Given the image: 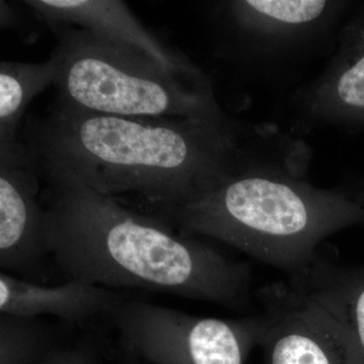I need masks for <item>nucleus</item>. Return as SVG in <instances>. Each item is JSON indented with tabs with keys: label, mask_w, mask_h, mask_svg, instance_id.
<instances>
[{
	"label": "nucleus",
	"mask_w": 364,
	"mask_h": 364,
	"mask_svg": "<svg viewBox=\"0 0 364 364\" xmlns=\"http://www.w3.org/2000/svg\"><path fill=\"white\" fill-rule=\"evenodd\" d=\"M54 105L133 117L226 119L203 72L170 70L145 53L79 28L55 31Z\"/></svg>",
	"instance_id": "obj_4"
},
{
	"label": "nucleus",
	"mask_w": 364,
	"mask_h": 364,
	"mask_svg": "<svg viewBox=\"0 0 364 364\" xmlns=\"http://www.w3.org/2000/svg\"><path fill=\"white\" fill-rule=\"evenodd\" d=\"M258 299L265 364H358L341 327L287 282L263 287Z\"/></svg>",
	"instance_id": "obj_9"
},
{
	"label": "nucleus",
	"mask_w": 364,
	"mask_h": 364,
	"mask_svg": "<svg viewBox=\"0 0 364 364\" xmlns=\"http://www.w3.org/2000/svg\"><path fill=\"white\" fill-rule=\"evenodd\" d=\"M38 169L48 252L66 280L247 308L252 282L247 263L70 174Z\"/></svg>",
	"instance_id": "obj_2"
},
{
	"label": "nucleus",
	"mask_w": 364,
	"mask_h": 364,
	"mask_svg": "<svg viewBox=\"0 0 364 364\" xmlns=\"http://www.w3.org/2000/svg\"><path fill=\"white\" fill-rule=\"evenodd\" d=\"M287 282L341 327L364 364V265L340 267L317 256Z\"/></svg>",
	"instance_id": "obj_12"
},
{
	"label": "nucleus",
	"mask_w": 364,
	"mask_h": 364,
	"mask_svg": "<svg viewBox=\"0 0 364 364\" xmlns=\"http://www.w3.org/2000/svg\"><path fill=\"white\" fill-rule=\"evenodd\" d=\"M287 111L294 135L364 133V1H355L345 18L323 70L289 95Z\"/></svg>",
	"instance_id": "obj_7"
},
{
	"label": "nucleus",
	"mask_w": 364,
	"mask_h": 364,
	"mask_svg": "<svg viewBox=\"0 0 364 364\" xmlns=\"http://www.w3.org/2000/svg\"><path fill=\"white\" fill-rule=\"evenodd\" d=\"M132 296L75 280L57 286L0 273V314L42 318L52 316L74 329L87 330L105 321L109 309L119 299Z\"/></svg>",
	"instance_id": "obj_11"
},
{
	"label": "nucleus",
	"mask_w": 364,
	"mask_h": 364,
	"mask_svg": "<svg viewBox=\"0 0 364 364\" xmlns=\"http://www.w3.org/2000/svg\"><path fill=\"white\" fill-rule=\"evenodd\" d=\"M346 0H227L210 6L215 54L250 77L289 80L318 59L330 58Z\"/></svg>",
	"instance_id": "obj_5"
},
{
	"label": "nucleus",
	"mask_w": 364,
	"mask_h": 364,
	"mask_svg": "<svg viewBox=\"0 0 364 364\" xmlns=\"http://www.w3.org/2000/svg\"><path fill=\"white\" fill-rule=\"evenodd\" d=\"M105 322L124 360L139 364H245L261 334L259 315L196 317L132 296L117 301Z\"/></svg>",
	"instance_id": "obj_6"
},
{
	"label": "nucleus",
	"mask_w": 364,
	"mask_h": 364,
	"mask_svg": "<svg viewBox=\"0 0 364 364\" xmlns=\"http://www.w3.org/2000/svg\"><path fill=\"white\" fill-rule=\"evenodd\" d=\"M347 188L350 191L352 195L355 196L356 200H358L364 208V174L358 177L356 181L346 184Z\"/></svg>",
	"instance_id": "obj_16"
},
{
	"label": "nucleus",
	"mask_w": 364,
	"mask_h": 364,
	"mask_svg": "<svg viewBox=\"0 0 364 364\" xmlns=\"http://www.w3.org/2000/svg\"><path fill=\"white\" fill-rule=\"evenodd\" d=\"M100 349V340L90 333L72 343H59L41 364H97Z\"/></svg>",
	"instance_id": "obj_15"
},
{
	"label": "nucleus",
	"mask_w": 364,
	"mask_h": 364,
	"mask_svg": "<svg viewBox=\"0 0 364 364\" xmlns=\"http://www.w3.org/2000/svg\"><path fill=\"white\" fill-rule=\"evenodd\" d=\"M26 6L53 33L74 28L116 44L134 48L163 66L181 73L198 74L181 51L160 39L119 0H28Z\"/></svg>",
	"instance_id": "obj_10"
},
{
	"label": "nucleus",
	"mask_w": 364,
	"mask_h": 364,
	"mask_svg": "<svg viewBox=\"0 0 364 364\" xmlns=\"http://www.w3.org/2000/svg\"><path fill=\"white\" fill-rule=\"evenodd\" d=\"M57 336L44 318L0 314V364H41Z\"/></svg>",
	"instance_id": "obj_14"
},
{
	"label": "nucleus",
	"mask_w": 364,
	"mask_h": 364,
	"mask_svg": "<svg viewBox=\"0 0 364 364\" xmlns=\"http://www.w3.org/2000/svg\"><path fill=\"white\" fill-rule=\"evenodd\" d=\"M59 60L51 56L41 63L1 61L0 63V145L18 140V127L33 97L55 85Z\"/></svg>",
	"instance_id": "obj_13"
},
{
	"label": "nucleus",
	"mask_w": 364,
	"mask_h": 364,
	"mask_svg": "<svg viewBox=\"0 0 364 364\" xmlns=\"http://www.w3.org/2000/svg\"><path fill=\"white\" fill-rule=\"evenodd\" d=\"M127 364H139V363H127Z\"/></svg>",
	"instance_id": "obj_17"
},
{
	"label": "nucleus",
	"mask_w": 364,
	"mask_h": 364,
	"mask_svg": "<svg viewBox=\"0 0 364 364\" xmlns=\"http://www.w3.org/2000/svg\"><path fill=\"white\" fill-rule=\"evenodd\" d=\"M258 128L231 117H119L53 105L28 117L20 138L39 168L102 195L134 196L168 221L221 181Z\"/></svg>",
	"instance_id": "obj_1"
},
{
	"label": "nucleus",
	"mask_w": 364,
	"mask_h": 364,
	"mask_svg": "<svg viewBox=\"0 0 364 364\" xmlns=\"http://www.w3.org/2000/svg\"><path fill=\"white\" fill-rule=\"evenodd\" d=\"M39 169L18 136L0 145V267L21 279H49Z\"/></svg>",
	"instance_id": "obj_8"
},
{
	"label": "nucleus",
	"mask_w": 364,
	"mask_h": 364,
	"mask_svg": "<svg viewBox=\"0 0 364 364\" xmlns=\"http://www.w3.org/2000/svg\"><path fill=\"white\" fill-rule=\"evenodd\" d=\"M310 157L303 141L262 128L214 188L168 221L186 236L215 239L293 274L328 237L364 226L363 205L346 186L306 181Z\"/></svg>",
	"instance_id": "obj_3"
}]
</instances>
